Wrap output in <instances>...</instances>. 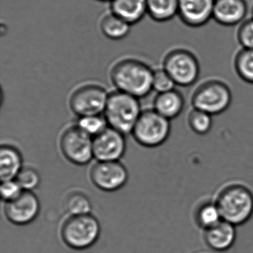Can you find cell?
<instances>
[{
    "mask_svg": "<svg viewBox=\"0 0 253 253\" xmlns=\"http://www.w3.org/2000/svg\"><path fill=\"white\" fill-rule=\"evenodd\" d=\"M141 113L137 97L120 91L109 94L104 118L111 128L124 134H130Z\"/></svg>",
    "mask_w": 253,
    "mask_h": 253,
    "instance_id": "3957f363",
    "label": "cell"
},
{
    "mask_svg": "<svg viewBox=\"0 0 253 253\" xmlns=\"http://www.w3.org/2000/svg\"><path fill=\"white\" fill-rule=\"evenodd\" d=\"M111 12L133 26L147 15L146 0H112Z\"/></svg>",
    "mask_w": 253,
    "mask_h": 253,
    "instance_id": "2e32d148",
    "label": "cell"
},
{
    "mask_svg": "<svg viewBox=\"0 0 253 253\" xmlns=\"http://www.w3.org/2000/svg\"><path fill=\"white\" fill-rule=\"evenodd\" d=\"M214 0H179L177 17L190 28H201L212 19Z\"/></svg>",
    "mask_w": 253,
    "mask_h": 253,
    "instance_id": "4fadbf2b",
    "label": "cell"
},
{
    "mask_svg": "<svg viewBox=\"0 0 253 253\" xmlns=\"http://www.w3.org/2000/svg\"><path fill=\"white\" fill-rule=\"evenodd\" d=\"M23 192L21 186L19 185L16 180L2 181L0 187V193L2 201L5 203L9 202L17 198Z\"/></svg>",
    "mask_w": 253,
    "mask_h": 253,
    "instance_id": "f1b7e54d",
    "label": "cell"
},
{
    "mask_svg": "<svg viewBox=\"0 0 253 253\" xmlns=\"http://www.w3.org/2000/svg\"><path fill=\"white\" fill-rule=\"evenodd\" d=\"M170 131L169 120L152 109L142 112L131 134L139 144L154 148L167 141Z\"/></svg>",
    "mask_w": 253,
    "mask_h": 253,
    "instance_id": "52a82bcc",
    "label": "cell"
},
{
    "mask_svg": "<svg viewBox=\"0 0 253 253\" xmlns=\"http://www.w3.org/2000/svg\"><path fill=\"white\" fill-rule=\"evenodd\" d=\"M162 68L172 78L176 85L180 87L194 85L201 72L198 57L185 48H176L169 51L163 60Z\"/></svg>",
    "mask_w": 253,
    "mask_h": 253,
    "instance_id": "8992f818",
    "label": "cell"
},
{
    "mask_svg": "<svg viewBox=\"0 0 253 253\" xmlns=\"http://www.w3.org/2000/svg\"><path fill=\"white\" fill-rule=\"evenodd\" d=\"M184 105L183 96L176 89L158 93L154 100V109L169 121L181 114Z\"/></svg>",
    "mask_w": 253,
    "mask_h": 253,
    "instance_id": "e0dca14e",
    "label": "cell"
},
{
    "mask_svg": "<svg viewBox=\"0 0 253 253\" xmlns=\"http://www.w3.org/2000/svg\"><path fill=\"white\" fill-rule=\"evenodd\" d=\"M179 0H146L147 15L154 21L166 23L177 16Z\"/></svg>",
    "mask_w": 253,
    "mask_h": 253,
    "instance_id": "ffe728a7",
    "label": "cell"
},
{
    "mask_svg": "<svg viewBox=\"0 0 253 253\" xmlns=\"http://www.w3.org/2000/svg\"><path fill=\"white\" fill-rule=\"evenodd\" d=\"M235 226L221 220L220 223L205 230L206 244L215 252H225L232 248L236 240Z\"/></svg>",
    "mask_w": 253,
    "mask_h": 253,
    "instance_id": "9a60e30c",
    "label": "cell"
},
{
    "mask_svg": "<svg viewBox=\"0 0 253 253\" xmlns=\"http://www.w3.org/2000/svg\"></svg>",
    "mask_w": 253,
    "mask_h": 253,
    "instance_id": "4dcf8cb0",
    "label": "cell"
},
{
    "mask_svg": "<svg viewBox=\"0 0 253 253\" xmlns=\"http://www.w3.org/2000/svg\"><path fill=\"white\" fill-rule=\"evenodd\" d=\"M152 86L158 94L175 89L177 85L170 75L161 67L154 70Z\"/></svg>",
    "mask_w": 253,
    "mask_h": 253,
    "instance_id": "83f0119b",
    "label": "cell"
},
{
    "mask_svg": "<svg viewBox=\"0 0 253 253\" xmlns=\"http://www.w3.org/2000/svg\"><path fill=\"white\" fill-rule=\"evenodd\" d=\"M221 220H223V219L215 201L204 203L197 209L195 212V222L197 225L204 231L213 227Z\"/></svg>",
    "mask_w": 253,
    "mask_h": 253,
    "instance_id": "44dd1931",
    "label": "cell"
},
{
    "mask_svg": "<svg viewBox=\"0 0 253 253\" xmlns=\"http://www.w3.org/2000/svg\"><path fill=\"white\" fill-rule=\"evenodd\" d=\"M65 210L70 216L91 214L92 204L85 193L74 191L66 195L63 202Z\"/></svg>",
    "mask_w": 253,
    "mask_h": 253,
    "instance_id": "7402d4cb",
    "label": "cell"
},
{
    "mask_svg": "<svg viewBox=\"0 0 253 253\" xmlns=\"http://www.w3.org/2000/svg\"><path fill=\"white\" fill-rule=\"evenodd\" d=\"M234 69L244 82L253 84V50L241 48L234 59Z\"/></svg>",
    "mask_w": 253,
    "mask_h": 253,
    "instance_id": "603a6c76",
    "label": "cell"
},
{
    "mask_svg": "<svg viewBox=\"0 0 253 253\" xmlns=\"http://www.w3.org/2000/svg\"><path fill=\"white\" fill-rule=\"evenodd\" d=\"M247 13L246 0H214L212 20L220 26L232 27L244 22Z\"/></svg>",
    "mask_w": 253,
    "mask_h": 253,
    "instance_id": "5bb4252c",
    "label": "cell"
},
{
    "mask_svg": "<svg viewBox=\"0 0 253 253\" xmlns=\"http://www.w3.org/2000/svg\"><path fill=\"white\" fill-rule=\"evenodd\" d=\"M237 40L241 48L253 50V17L246 19L238 26Z\"/></svg>",
    "mask_w": 253,
    "mask_h": 253,
    "instance_id": "4316f807",
    "label": "cell"
},
{
    "mask_svg": "<svg viewBox=\"0 0 253 253\" xmlns=\"http://www.w3.org/2000/svg\"><path fill=\"white\" fill-rule=\"evenodd\" d=\"M77 126L92 137L98 135L108 127L106 119L100 115L79 118Z\"/></svg>",
    "mask_w": 253,
    "mask_h": 253,
    "instance_id": "d4e9b609",
    "label": "cell"
},
{
    "mask_svg": "<svg viewBox=\"0 0 253 253\" xmlns=\"http://www.w3.org/2000/svg\"><path fill=\"white\" fill-rule=\"evenodd\" d=\"M60 146L65 158L75 165H87L94 158L93 137L78 126L69 127L63 131Z\"/></svg>",
    "mask_w": 253,
    "mask_h": 253,
    "instance_id": "9c48e42d",
    "label": "cell"
},
{
    "mask_svg": "<svg viewBox=\"0 0 253 253\" xmlns=\"http://www.w3.org/2000/svg\"><path fill=\"white\" fill-rule=\"evenodd\" d=\"M192 107L210 115H220L226 112L232 101L229 85L218 79H210L200 84L192 94Z\"/></svg>",
    "mask_w": 253,
    "mask_h": 253,
    "instance_id": "277c9868",
    "label": "cell"
},
{
    "mask_svg": "<svg viewBox=\"0 0 253 253\" xmlns=\"http://www.w3.org/2000/svg\"><path fill=\"white\" fill-rule=\"evenodd\" d=\"M109 96L104 87L89 83L81 85L72 92L69 106L79 118L100 115L104 113Z\"/></svg>",
    "mask_w": 253,
    "mask_h": 253,
    "instance_id": "ba28073f",
    "label": "cell"
},
{
    "mask_svg": "<svg viewBox=\"0 0 253 253\" xmlns=\"http://www.w3.org/2000/svg\"><path fill=\"white\" fill-rule=\"evenodd\" d=\"M23 191L33 192L39 186L41 179L39 173L35 169L23 167L15 179Z\"/></svg>",
    "mask_w": 253,
    "mask_h": 253,
    "instance_id": "484cf974",
    "label": "cell"
},
{
    "mask_svg": "<svg viewBox=\"0 0 253 253\" xmlns=\"http://www.w3.org/2000/svg\"><path fill=\"white\" fill-rule=\"evenodd\" d=\"M41 204L38 196L30 191H23L20 196L5 203V217L8 221L17 226H25L38 217Z\"/></svg>",
    "mask_w": 253,
    "mask_h": 253,
    "instance_id": "8fae6325",
    "label": "cell"
},
{
    "mask_svg": "<svg viewBox=\"0 0 253 253\" xmlns=\"http://www.w3.org/2000/svg\"><path fill=\"white\" fill-rule=\"evenodd\" d=\"M93 184L103 192L119 190L128 181V173L120 161H97L90 171Z\"/></svg>",
    "mask_w": 253,
    "mask_h": 253,
    "instance_id": "30bf717a",
    "label": "cell"
},
{
    "mask_svg": "<svg viewBox=\"0 0 253 253\" xmlns=\"http://www.w3.org/2000/svg\"><path fill=\"white\" fill-rule=\"evenodd\" d=\"M23 168V158L20 151L11 145H2L0 148V178L2 182L15 180Z\"/></svg>",
    "mask_w": 253,
    "mask_h": 253,
    "instance_id": "ac0fdd59",
    "label": "cell"
},
{
    "mask_svg": "<svg viewBox=\"0 0 253 253\" xmlns=\"http://www.w3.org/2000/svg\"><path fill=\"white\" fill-rule=\"evenodd\" d=\"M154 69L147 63L134 58L117 62L110 72V79L117 91L137 98L149 95L152 90Z\"/></svg>",
    "mask_w": 253,
    "mask_h": 253,
    "instance_id": "6da1fadb",
    "label": "cell"
},
{
    "mask_svg": "<svg viewBox=\"0 0 253 253\" xmlns=\"http://www.w3.org/2000/svg\"><path fill=\"white\" fill-rule=\"evenodd\" d=\"M97 1H99V2H111L112 0H97Z\"/></svg>",
    "mask_w": 253,
    "mask_h": 253,
    "instance_id": "f546056e",
    "label": "cell"
},
{
    "mask_svg": "<svg viewBox=\"0 0 253 253\" xmlns=\"http://www.w3.org/2000/svg\"><path fill=\"white\" fill-rule=\"evenodd\" d=\"M131 25L111 12L106 14L100 23V29L103 36L112 41L124 39L129 35Z\"/></svg>",
    "mask_w": 253,
    "mask_h": 253,
    "instance_id": "d6986e66",
    "label": "cell"
},
{
    "mask_svg": "<svg viewBox=\"0 0 253 253\" xmlns=\"http://www.w3.org/2000/svg\"><path fill=\"white\" fill-rule=\"evenodd\" d=\"M126 149L124 134L111 127L93 137V154L97 161H119Z\"/></svg>",
    "mask_w": 253,
    "mask_h": 253,
    "instance_id": "7c38bea8",
    "label": "cell"
},
{
    "mask_svg": "<svg viewBox=\"0 0 253 253\" xmlns=\"http://www.w3.org/2000/svg\"><path fill=\"white\" fill-rule=\"evenodd\" d=\"M100 232V223L92 214L70 216L62 226L61 237L68 247L84 250L97 242Z\"/></svg>",
    "mask_w": 253,
    "mask_h": 253,
    "instance_id": "5b68a950",
    "label": "cell"
},
{
    "mask_svg": "<svg viewBox=\"0 0 253 253\" xmlns=\"http://www.w3.org/2000/svg\"><path fill=\"white\" fill-rule=\"evenodd\" d=\"M188 124L194 132L204 135L210 132L212 127V116L207 112L193 109L188 116Z\"/></svg>",
    "mask_w": 253,
    "mask_h": 253,
    "instance_id": "cb8c5ba5",
    "label": "cell"
},
{
    "mask_svg": "<svg viewBox=\"0 0 253 253\" xmlns=\"http://www.w3.org/2000/svg\"><path fill=\"white\" fill-rule=\"evenodd\" d=\"M215 203L222 219L234 226L244 224L253 216V192L241 183L224 186L219 192Z\"/></svg>",
    "mask_w": 253,
    "mask_h": 253,
    "instance_id": "7a4b0ae2",
    "label": "cell"
}]
</instances>
